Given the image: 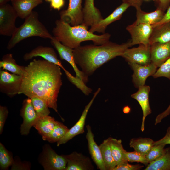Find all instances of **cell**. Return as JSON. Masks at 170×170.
<instances>
[{
	"label": "cell",
	"mask_w": 170,
	"mask_h": 170,
	"mask_svg": "<svg viewBox=\"0 0 170 170\" xmlns=\"http://www.w3.org/2000/svg\"><path fill=\"white\" fill-rule=\"evenodd\" d=\"M25 70L19 94L39 97L57 112V98L62 84L60 67L45 60L35 59Z\"/></svg>",
	"instance_id": "1"
},
{
	"label": "cell",
	"mask_w": 170,
	"mask_h": 170,
	"mask_svg": "<svg viewBox=\"0 0 170 170\" xmlns=\"http://www.w3.org/2000/svg\"><path fill=\"white\" fill-rule=\"evenodd\" d=\"M132 46L131 40L121 44L109 41L101 45L80 46L73 49L75 61L81 71L89 76L104 63L118 56Z\"/></svg>",
	"instance_id": "2"
},
{
	"label": "cell",
	"mask_w": 170,
	"mask_h": 170,
	"mask_svg": "<svg viewBox=\"0 0 170 170\" xmlns=\"http://www.w3.org/2000/svg\"><path fill=\"white\" fill-rule=\"evenodd\" d=\"M88 28L81 24L72 26L61 20L55 21V26L52 33L56 39L62 44L72 49L80 46L82 42L92 41L94 44L101 45L109 41L110 35L104 33L97 35L88 30Z\"/></svg>",
	"instance_id": "3"
},
{
	"label": "cell",
	"mask_w": 170,
	"mask_h": 170,
	"mask_svg": "<svg viewBox=\"0 0 170 170\" xmlns=\"http://www.w3.org/2000/svg\"><path fill=\"white\" fill-rule=\"evenodd\" d=\"M25 19L11 36L7 46L8 49H12L21 41L31 37L36 36L50 40L52 38L53 36L38 19L37 12L32 11Z\"/></svg>",
	"instance_id": "4"
},
{
	"label": "cell",
	"mask_w": 170,
	"mask_h": 170,
	"mask_svg": "<svg viewBox=\"0 0 170 170\" xmlns=\"http://www.w3.org/2000/svg\"><path fill=\"white\" fill-rule=\"evenodd\" d=\"M23 76L10 73L6 70L0 69V91L10 97L19 94Z\"/></svg>",
	"instance_id": "5"
},
{
	"label": "cell",
	"mask_w": 170,
	"mask_h": 170,
	"mask_svg": "<svg viewBox=\"0 0 170 170\" xmlns=\"http://www.w3.org/2000/svg\"><path fill=\"white\" fill-rule=\"evenodd\" d=\"M18 15L12 6L6 4L0 6V34L11 36L17 27L15 22Z\"/></svg>",
	"instance_id": "6"
},
{
	"label": "cell",
	"mask_w": 170,
	"mask_h": 170,
	"mask_svg": "<svg viewBox=\"0 0 170 170\" xmlns=\"http://www.w3.org/2000/svg\"><path fill=\"white\" fill-rule=\"evenodd\" d=\"M39 161L45 170H65L66 167L67 161L63 155L57 154L49 145L44 147Z\"/></svg>",
	"instance_id": "7"
},
{
	"label": "cell",
	"mask_w": 170,
	"mask_h": 170,
	"mask_svg": "<svg viewBox=\"0 0 170 170\" xmlns=\"http://www.w3.org/2000/svg\"><path fill=\"white\" fill-rule=\"evenodd\" d=\"M51 43L57 50L60 59L67 61L72 66L76 73V77L86 84L88 81V76L77 67L74 59L73 49L63 45L54 36L51 39Z\"/></svg>",
	"instance_id": "8"
},
{
	"label": "cell",
	"mask_w": 170,
	"mask_h": 170,
	"mask_svg": "<svg viewBox=\"0 0 170 170\" xmlns=\"http://www.w3.org/2000/svg\"><path fill=\"white\" fill-rule=\"evenodd\" d=\"M82 2V0H69L67 8L60 12V19L72 26L82 24L83 17Z\"/></svg>",
	"instance_id": "9"
},
{
	"label": "cell",
	"mask_w": 170,
	"mask_h": 170,
	"mask_svg": "<svg viewBox=\"0 0 170 170\" xmlns=\"http://www.w3.org/2000/svg\"><path fill=\"white\" fill-rule=\"evenodd\" d=\"M153 29L151 25L145 24L133 23L128 26L126 29L131 35L132 46L138 44L150 45L149 38Z\"/></svg>",
	"instance_id": "10"
},
{
	"label": "cell",
	"mask_w": 170,
	"mask_h": 170,
	"mask_svg": "<svg viewBox=\"0 0 170 170\" xmlns=\"http://www.w3.org/2000/svg\"><path fill=\"white\" fill-rule=\"evenodd\" d=\"M137 47L127 48L121 56L128 62L147 65L151 63L150 45L139 44Z\"/></svg>",
	"instance_id": "11"
},
{
	"label": "cell",
	"mask_w": 170,
	"mask_h": 170,
	"mask_svg": "<svg viewBox=\"0 0 170 170\" xmlns=\"http://www.w3.org/2000/svg\"><path fill=\"white\" fill-rule=\"evenodd\" d=\"M20 114L23 118V122L20 128V133L22 135H27L39 117L30 98L28 97L24 100Z\"/></svg>",
	"instance_id": "12"
},
{
	"label": "cell",
	"mask_w": 170,
	"mask_h": 170,
	"mask_svg": "<svg viewBox=\"0 0 170 170\" xmlns=\"http://www.w3.org/2000/svg\"><path fill=\"white\" fill-rule=\"evenodd\" d=\"M133 72L132 76V81L135 87L138 88L145 85V81L149 76L156 71L157 67L150 63L147 65H142L135 63L128 62Z\"/></svg>",
	"instance_id": "13"
},
{
	"label": "cell",
	"mask_w": 170,
	"mask_h": 170,
	"mask_svg": "<svg viewBox=\"0 0 170 170\" xmlns=\"http://www.w3.org/2000/svg\"><path fill=\"white\" fill-rule=\"evenodd\" d=\"M100 90L101 89L98 88L94 93L93 98L85 106L80 118L77 122L71 129H69L65 135L62 139L57 142L58 146L65 144L76 136L83 134L84 133V126L87 113L94 100Z\"/></svg>",
	"instance_id": "14"
},
{
	"label": "cell",
	"mask_w": 170,
	"mask_h": 170,
	"mask_svg": "<svg viewBox=\"0 0 170 170\" xmlns=\"http://www.w3.org/2000/svg\"><path fill=\"white\" fill-rule=\"evenodd\" d=\"M37 56L41 57L45 60L59 65L64 71L66 70L62 65L61 61L58 59L55 51L51 47L38 46L29 52L25 54L23 58L25 60L28 61Z\"/></svg>",
	"instance_id": "15"
},
{
	"label": "cell",
	"mask_w": 170,
	"mask_h": 170,
	"mask_svg": "<svg viewBox=\"0 0 170 170\" xmlns=\"http://www.w3.org/2000/svg\"><path fill=\"white\" fill-rule=\"evenodd\" d=\"M151 63L159 68L170 57V41L150 45Z\"/></svg>",
	"instance_id": "16"
},
{
	"label": "cell",
	"mask_w": 170,
	"mask_h": 170,
	"mask_svg": "<svg viewBox=\"0 0 170 170\" xmlns=\"http://www.w3.org/2000/svg\"><path fill=\"white\" fill-rule=\"evenodd\" d=\"M63 155L67 162L65 170H90L94 169L90 159L81 153L73 152L69 155Z\"/></svg>",
	"instance_id": "17"
},
{
	"label": "cell",
	"mask_w": 170,
	"mask_h": 170,
	"mask_svg": "<svg viewBox=\"0 0 170 170\" xmlns=\"http://www.w3.org/2000/svg\"><path fill=\"white\" fill-rule=\"evenodd\" d=\"M150 90V86L145 85L139 87L137 91L131 95L132 98L138 101L142 109L143 117L141 127L142 132L144 130V122L146 117L151 113L149 99Z\"/></svg>",
	"instance_id": "18"
},
{
	"label": "cell",
	"mask_w": 170,
	"mask_h": 170,
	"mask_svg": "<svg viewBox=\"0 0 170 170\" xmlns=\"http://www.w3.org/2000/svg\"><path fill=\"white\" fill-rule=\"evenodd\" d=\"M130 6V5L128 4L122 3L106 18L102 19L98 23L92 26L89 31L93 33L97 32L104 33L107 26L120 19L123 13Z\"/></svg>",
	"instance_id": "19"
},
{
	"label": "cell",
	"mask_w": 170,
	"mask_h": 170,
	"mask_svg": "<svg viewBox=\"0 0 170 170\" xmlns=\"http://www.w3.org/2000/svg\"><path fill=\"white\" fill-rule=\"evenodd\" d=\"M86 128L87 130L86 138L88 143L89 153L92 159L98 169L100 170H106L103 160L99 147L94 140V136L92 131L91 127L88 125L86 126Z\"/></svg>",
	"instance_id": "20"
},
{
	"label": "cell",
	"mask_w": 170,
	"mask_h": 170,
	"mask_svg": "<svg viewBox=\"0 0 170 170\" xmlns=\"http://www.w3.org/2000/svg\"><path fill=\"white\" fill-rule=\"evenodd\" d=\"M12 6L18 17L25 19L33 9L43 3V0H11Z\"/></svg>",
	"instance_id": "21"
},
{
	"label": "cell",
	"mask_w": 170,
	"mask_h": 170,
	"mask_svg": "<svg viewBox=\"0 0 170 170\" xmlns=\"http://www.w3.org/2000/svg\"><path fill=\"white\" fill-rule=\"evenodd\" d=\"M165 12L157 8L151 12H146L141 9L136 11V20L133 23L135 24H145L153 25L160 22L163 19Z\"/></svg>",
	"instance_id": "22"
},
{
	"label": "cell",
	"mask_w": 170,
	"mask_h": 170,
	"mask_svg": "<svg viewBox=\"0 0 170 170\" xmlns=\"http://www.w3.org/2000/svg\"><path fill=\"white\" fill-rule=\"evenodd\" d=\"M170 41V22L153 28L149 38L150 45L156 42L165 43Z\"/></svg>",
	"instance_id": "23"
},
{
	"label": "cell",
	"mask_w": 170,
	"mask_h": 170,
	"mask_svg": "<svg viewBox=\"0 0 170 170\" xmlns=\"http://www.w3.org/2000/svg\"><path fill=\"white\" fill-rule=\"evenodd\" d=\"M0 69L8 71L14 74L23 76L26 73L25 66H20L16 63L12 54L4 55L0 61Z\"/></svg>",
	"instance_id": "24"
},
{
	"label": "cell",
	"mask_w": 170,
	"mask_h": 170,
	"mask_svg": "<svg viewBox=\"0 0 170 170\" xmlns=\"http://www.w3.org/2000/svg\"><path fill=\"white\" fill-rule=\"evenodd\" d=\"M56 122L54 118L49 116H39L33 126L43 138L51 132Z\"/></svg>",
	"instance_id": "25"
},
{
	"label": "cell",
	"mask_w": 170,
	"mask_h": 170,
	"mask_svg": "<svg viewBox=\"0 0 170 170\" xmlns=\"http://www.w3.org/2000/svg\"><path fill=\"white\" fill-rule=\"evenodd\" d=\"M109 138L112 154L116 165L128 162L126 157V151L123 147L122 140L110 137Z\"/></svg>",
	"instance_id": "26"
},
{
	"label": "cell",
	"mask_w": 170,
	"mask_h": 170,
	"mask_svg": "<svg viewBox=\"0 0 170 170\" xmlns=\"http://www.w3.org/2000/svg\"><path fill=\"white\" fill-rule=\"evenodd\" d=\"M99 146L106 170H113L116 164L112 154L109 137L104 140Z\"/></svg>",
	"instance_id": "27"
},
{
	"label": "cell",
	"mask_w": 170,
	"mask_h": 170,
	"mask_svg": "<svg viewBox=\"0 0 170 170\" xmlns=\"http://www.w3.org/2000/svg\"><path fill=\"white\" fill-rule=\"evenodd\" d=\"M154 142L150 138H133L130 140L129 145L135 151L146 155L154 145Z\"/></svg>",
	"instance_id": "28"
},
{
	"label": "cell",
	"mask_w": 170,
	"mask_h": 170,
	"mask_svg": "<svg viewBox=\"0 0 170 170\" xmlns=\"http://www.w3.org/2000/svg\"><path fill=\"white\" fill-rule=\"evenodd\" d=\"M144 170H170V148L160 158L149 163Z\"/></svg>",
	"instance_id": "29"
},
{
	"label": "cell",
	"mask_w": 170,
	"mask_h": 170,
	"mask_svg": "<svg viewBox=\"0 0 170 170\" xmlns=\"http://www.w3.org/2000/svg\"><path fill=\"white\" fill-rule=\"evenodd\" d=\"M69 130L67 127L56 121L55 126L51 132L42 139L51 143L57 142L64 137Z\"/></svg>",
	"instance_id": "30"
},
{
	"label": "cell",
	"mask_w": 170,
	"mask_h": 170,
	"mask_svg": "<svg viewBox=\"0 0 170 170\" xmlns=\"http://www.w3.org/2000/svg\"><path fill=\"white\" fill-rule=\"evenodd\" d=\"M30 98L37 115L39 116H49L50 111L46 102L42 99L33 96Z\"/></svg>",
	"instance_id": "31"
},
{
	"label": "cell",
	"mask_w": 170,
	"mask_h": 170,
	"mask_svg": "<svg viewBox=\"0 0 170 170\" xmlns=\"http://www.w3.org/2000/svg\"><path fill=\"white\" fill-rule=\"evenodd\" d=\"M166 145L160 144L154 145L145 155L149 163L155 161L161 157L165 153L167 148H165Z\"/></svg>",
	"instance_id": "32"
},
{
	"label": "cell",
	"mask_w": 170,
	"mask_h": 170,
	"mask_svg": "<svg viewBox=\"0 0 170 170\" xmlns=\"http://www.w3.org/2000/svg\"><path fill=\"white\" fill-rule=\"evenodd\" d=\"M14 162L12 156L3 144L0 143V167L2 170L7 169Z\"/></svg>",
	"instance_id": "33"
},
{
	"label": "cell",
	"mask_w": 170,
	"mask_h": 170,
	"mask_svg": "<svg viewBox=\"0 0 170 170\" xmlns=\"http://www.w3.org/2000/svg\"><path fill=\"white\" fill-rule=\"evenodd\" d=\"M126 155L128 162H140L145 166H147L149 164L148 161L145 157V155L136 151L135 150L133 152L126 151Z\"/></svg>",
	"instance_id": "34"
},
{
	"label": "cell",
	"mask_w": 170,
	"mask_h": 170,
	"mask_svg": "<svg viewBox=\"0 0 170 170\" xmlns=\"http://www.w3.org/2000/svg\"><path fill=\"white\" fill-rule=\"evenodd\" d=\"M152 76L154 78L165 77L170 80V57L159 67Z\"/></svg>",
	"instance_id": "35"
},
{
	"label": "cell",
	"mask_w": 170,
	"mask_h": 170,
	"mask_svg": "<svg viewBox=\"0 0 170 170\" xmlns=\"http://www.w3.org/2000/svg\"><path fill=\"white\" fill-rule=\"evenodd\" d=\"M144 167V166L140 164L133 165L126 162L116 165L113 170H138Z\"/></svg>",
	"instance_id": "36"
},
{
	"label": "cell",
	"mask_w": 170,
	"mask_h": 170,
	"mask_svg": "<svg viewBox=\"0 0 170 170\" xmlns=\"http://www.w3.org/2000/svg\"><path fill=\"white\" fill-rule=\"evenodd\" d=\"M8 114L7 108L5 106H0V133L1 134L3 130L4 124Z\"/></svg>",
	"instance_id": "37"
},
{
	"label": "cell",
	"mask_w": 170,
	"mask_h": 170,
	"mask_svg": "<svg viewBox=\"0 0 170 170\" xmlns=\"http://www.w3.org/2000/svg\"><path fill=\"white\" fill-rule=\"evenodd\" d=\"M160 144L166 145L170 144V126L167 128L166 134L163 138L158 140L154 142V145Z\"/></svg>",
	"instance_id": "38"
},
{
	"label": "cell",
	"mask_w": 170,
	"mask_h": 170,
	"mask_svg": "<svg viewBox=\"0 0 170 170\" xmlns=\"http://www.w3.org/2000/svg\"><path fill=\"white\" fill-rule=\"evenodd\" d=\"M157 8L164 11L167 9L170 5V0H153Z\"/></svg>",
	"instance_id": "39"
},
{
	"label": "cell",
	"mask_w": 170,
	"mask_h": 170,
	"mask_svg": "<svg viewBox=\"0 0 170 170\" xmlns=\"http://www.w3.org/2000/svg\"><path fill=\"white\" fill-rule=\"evenodd\" d=\"M123 3L128 4L130 6L134 7L137 10L141 9L143 0H122Z\"/></svg>",
	"instance_id": "40"
},
{
	"label": "cell",
	"mask_w": 170,
	"mask_h": 170,
	"mask_svg": "<svg viewBox=\"0 0 170 170\" xmlns=\"http://www.w3.org/2000/svg\"><path fill=\"white\" fill-rule=\"evenodd\" d=\"M170 22V5L165 13L164 17L162 20L158 23L152 25L153 28L161 25L164 23Z\"/></svg>",
	"instance_id": "41"
},
{
	"label": "cell",
	"mask_w": 170,
	"mask_h": 170,
	"mask_svg": "<svg viewBox=\"0 0 170 170\" xmlns=\"http://www.w3.org/2000/svg\"><path fill=\"white\" fill-rule=\"evenodd\" d=\"M50 2L51 7L54 9L60 10L65 3L64 0H52Z\"/></svg>",
	"instance_id": "42"
},
{
	"label": "cell",
	"mask_w": 170,
	"mask_h": 170,
	"mask_svg": "<svg viewBox=\"0 0 170 170\" xmlns=\"http://www.w3.org/2000/svg\"><path fill=\"white\" fill-rule=\"evenodd\" d=\"M131 110V109L130 107L128 106H125L123 109V111L124 113L125 114H128L129 113Z\"/></svg>",
	"instance_id": "43"
},
{
	"label": "cell",
	"mask_w": 170,
	"mask_h": 170,
	"mask_svg": "<svg viewBox=\"0 0 170 170\" xmlns=\"http://www.w3.org/2000/svg\"><path fill=\"white\" fill-rule=\"evenodd\" d=\"M11 0H0V6L7 3Z\"/></svg>",
	"instance_id": "44"
},
{
	"label": "cell",
	"mask_w": 170,
	"mask_h": 170,
	"mask_svg": "<svg viewBox=\"0 0 170 170\" xmlns=\"http://www.w3.org/2000/svg\"><path fill=\"white\" fill-rule=\"evenodd\" d=\"M45 1H46L50 2L52 1V0H45Z\"/></svg>",
	"instance_id": "45"
},
{
	"label": "cell",
	"mask_w": 170,
	"mask_h": 170,
	"mask_svg": "<svg viewBox=\"0 0 170 170\" xmlns=\"http://www.w3.org/2000/svg\"><path fill=\"white\" fill-rule=\"evenodd\" d=\"M145 0V1H149V0Z\"/></svg>",
	"instance_id": "46"
}]
</instances>
